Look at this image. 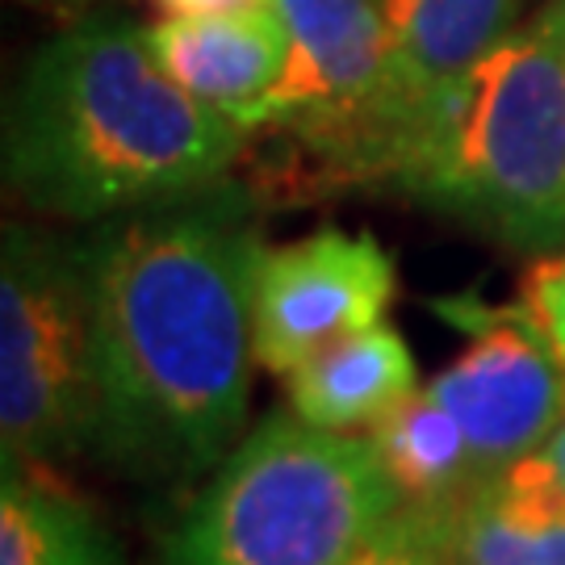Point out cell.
Masks as SVG:
<instances>
[{"instance_id": "cell-1", "label": "cell", "mask_w": 565, "mask_h": 565, "mask_svg": "<svg viewBox=\"0 0 565 565\" xmlns=\"http://www.w3.org/2000/svg\"><path fill=\"white\" fill-rule=\"evenodd\" d=\"M264 243L231 189L126 214L84 243L97 319V452L193 478L235 448L256 356Z\"/></svg>"}, {"instance_id": "cell-2", "label": "cell", "mask_w": 565, "mask_h": 565, "mask_svg": "<svg viewBox=\"0 0 565 565\" xmlns=\"http://www.w3.org/2000/svg\"><path fill=\"white\" fill-rule=\"evenodd\" d=\"M247 126L189 97L147 30L84 21L39 46L4 109V181L51 218L97 223L218 189Z\"/></svg>"}, {"instance_id": "cell-3", "label": "cell", "mask_w": 565, "mask_h": 565, "mask_svg": "<svg viewBox=\"0 0 565 565\" xmlns=\"http://www.w3.org/2000/svg\"><path fill=\"white\" fill-rule=\"evenodd\" d=\"M403 189L520 252L565 243V42L532 25L424 114Z\"/></svg>"}, {"instance_id": "cell-4", "label": "cell", "mask_w": 565, "mask_h": 565, "mask_svg": "<svg viewBox=\"0 0 565 565\" xmlns=\"http://www.w3.org/2000/svg\"><path fill=\"white\" fill-rule=\"evenodd\" d=\"M403 511L373 440L273 415L172 527L168 565H348Z\"/></svg>"}, {"instance_id": "cell-5", "label": "cell", "mask_w": 565, "mask_h": 565, "mask_svg": "<svg viewBox=\"0 0 565 565\" xmlns=\"http://www.w3.org/2000/svg\"><path fill=\"white\" fill-rule=\"evenodd\" d=\"M97 445V319L84 247L4 231L0 457L30 469Z\"/></svg>"}, {"instance_id": "cell-6", "label": "cell", "mask_w": 565, "mask_h": 565, "mask_svg": "<svg viewBox=\"0 0 565 565\" xmlns=\"http://www.w3.org/2000/svg\"><path fill=\"white\" fill-rule=\"evenodd\" d=\"M289 39L268 118L289 126L319 160L356 181L382 126L390 84V25L373 0H268Z\"/></svg>"}, {"instance_id": "cell-7", "label": "cell", "mask_w": 565, "mask_h": 565, "mask_svg": "<svg viewBox=\"0 0 565 565\" xmlns=\"http://www.w3.org/2000/svg\"><path fill=\"white\" fill-rule=\"evenodd\" d=\"M440 315L469 331V348L427 394L461 424L486 482L541 452L562 427L565 364L527 302H445Z\"/></svg>"}, {"instance_id": "cell-8", "label": "cell", "mask_w": 565, "mask_h": 565, "mask_svg": "<svg viewBox=\"0 0 565 565\" xmlns=\"http://www.w3.org/2000/svg\"><path fill=\"white\" fill-rule=\"evenodd\" d=\"M394 302V260L373 235L319 231L264 247L256 264V361L294 373L319 348L377 327Z\"/></svg>"}, {"instance_id": "cell-9", "label": "cell", "mask_w": 565, "mask_h": 565, "mask_svg": "<svg viewBox=\"0 0 565 565\" xmlns=\"http://www.w3.org/2000/svg\"><path fill=\"white\" fill-rule=\"evenodd\" d=\"M151 55L189 97L239 126H264L268 102L289 63V39L277 9L264 0L239 13L168 18L147 30Z\"/></svg>"}, {"instance_id": "cell-10", "label": "cell", "mask_w": 565, "mask_h": 565, "mask_svg": "<svg viewBox=\"0 0 565 565\" xmlns=\"http://www.w3.org/2000/svg\"><path fill=\"white\" fill-rule=\"evenodd\" d=\"M515 9L520 0H382L390 25L385 102L406 126V151L431 102L511 39Z\"/></svg>"}, {"instance_id": "cell-11", "label": "cell", "mask_w": 565, "mask_h": 565, "mask_svg": "<svg viewBox=\"0 0 565 565\" xmlns=\"http://www.w3.org/2000/svg\"><path fill=\"white\" fill-rule=\"evenodd\" d=\"M452 565H565V490L532 452L448 515Z\"/></svg>"}, {"instance_id": "cell-12", "label": "cell", "mask_w": 565, "mask_h": 565, "mask_svg": "<svg viewBox=\"0 0 565 565\" xmlns=\"http://www.w3.org/2000/svg\"><path fill=\"white\" fill-rule=\"evenodd\" d=\"M415 394V356L394 327H364L319 348L289 373V403L306 424L352 431L382 424Z\"/></svg>"}, {"instance_id": "cell-13", "label": "cell", "mask_w": 565, "mask_h": 565, "mask_svg": "<svg viewBox=\"0 0 565 565\" xmlns=\"http://www.w3.org/2000/svg\"><path fill=\"white\" fill-rule=\"evenodd\" d=\"M369 440L377 448L403 507L448 515L482 486L461 424L427 390L411 394L382 424L369 427Z\"/></svg>"}, {"instance_id": "cell-14", "label": "cell", "mask_w": 565, "mask_h": 565, "mask_svg": "<svg viewBox=\"0 0 565 565\" xmlns=\"http://www.w3.org/2000/svg\"><path fill=\"white\" fill-rule=\"evenodd\" d=\"M0 565H121V545L93 507L30 469H4Z\"/></svg>"}, {"instance_id": "cell-15", "label": "cell", "mask_w": 565, "mask_h": 565, "mask_svg": "<svg viewBox=\"0 0 565 565\" xmlns=\"http://www.w3.org/2000/svg\"><path fill=\"white\" fill-rule=\"evenodd\" d=\"M452 515V511H448ZM448 515L403 507L373 545H364L348 565H452Z\"/></svg>"}, {"instance_id": "cell-16", "label": "cell", "mask_w": 565, "mask_h": 565, "mask_svg": "<svg viewBox=\"0 0 565 565\" xmlns=\"http://www.w3.org/2000/svg\"><path fill=\"white\" fill-rule=\"evenodd\" d=\"M524 302L536 315V323L545 327V335L553 340V348H557V356L565 364V252L532 268Z\"/></svg>"}, {"instance_id": "cell-17", "label": "cell", "mask_w": 565, "mask_h": 565, "mask_svg": "<svg viewBox=\"0 0 565 565\" xmlns=\"http://www.w3.org/2000/svg\"><path fill=\"white\" fill-rule=\"evenodd\" d=\"M172 18H214V13H239L256 9L264 0H160Z\"/></svg>"}, {"instance_id": "cell-18", "label": "cell", "mask_w": 565, "mask_h": 565, "mask_svg": "<svg viewBox=\"0 0 565 565\" xmlns=\"http://www.w3.org/2000/svg\"><path fill=\"white\" fill-rule=\"evenodd\" d=\"M536 457H541V465H545L548 473L557 478V486L565 490V419H562V427H557V431L548 436L545 448H541Z\"/></svg>"}, {"instance_id": "cell-19", "label": "cell", "mask_w": 565, "mask_h": 565, "mask_svg": "<svg viewBox=\"0 0 565 565\" xmlns=\"http://www.w3.org/2000/svg\"><path fill=\"white\" fill-rule=\"evenodd\" d=\"M536 25H541V30H548L553 39H562V42H565V0H553V4H548L545 13L536 18Z\"/></svg>"}, {"instance_id": "cell-20", "label": "cell", "mask_w": 565, "mask_h": 565, "mask_svg": "<svg viewBox=\"0 0 565 565\" xmlns=\"http://www.w3.org/2000/svg\"><path fill=\"white\" fill-rule=\"evenodd\" d=\"M55 4H72V0H55Z\"/></svg>"}]
</instances>
